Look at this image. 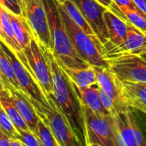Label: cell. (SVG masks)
Wrapping results in <instances>:
<instances>
[{
	"label": "cell",
	"instance_id": "cell-27",
	"mask_svg": "<svg viewBox=\"0 0 146 146\" xmlns=\"http://www.w3.org/2000/svg\"><path fill=\"white\" fill-rule=\"evenodd\" d=\"M0 5H2L6 11L22 16V12H23L22 0H0Z\"/></svg>",
	"mask_w": 146,
	"mask_h": 146
},
{
	"label": "cell",
	"instance_id": "cell-28",
	"mask_svg": "<svg viewBox=\"0 0 146 146\" xmlns=\"http://www.w3.org/2000/svg\"><path fill=\"white\" fill-rule=\"evenodd\" d=\"M99 92H100V96H101L102 102L104 108H106V110L113 116L117 115L118 113H117L116 105H115V102L113 100V98L108 94H107L105 91L102 90L101 89L99 90Z\"/></svg>",
	"mask_w": 146,
	"mask_h": 146
},
{
	"label": "cell",
	"instance_id": "cell-5",
	"mask_svg": "<svg viewBox=\"0 0 146 146\" xmlns=\"http://www.w3.org/2000/svg\"><path fill=\"white\" fill-rule=\"evenodd\" d=\"M87 146L90 143L102 146H119L117 126L114 116L100 115L83 105Z\"/></svg>",
	"mask_w": 146,
	"mask_h": 146
},
{
	"label": "cell",
	"instance_id": "cell-39",
	"mask_svg": "<svg viewBox=\"0 0 146 146\" xmlns=\"http://www.w3.org/2000/svg\"><path fill=\"white\" fill-rule=\"evenodd\" d=\"M1 131H1V130H0V132H1Z\"/></svg>",
	"mask_w": 146,
	"mask_h": 146
},
{
	"label": "cell",
	"instance_id": "cell-38",
	"mask_svg": "<svg viewBox=\"0 0 146 146\" xmlns=\"http://www.w3.org/2000/svg\"><path fill=\"white\" fill-rule=\"evenodd\" d=\"M0 83H2V81H1V74H0Z\"/></svg>",
	"mask_w": 146,
	"mask_h": 146
},
{
	"label": "cell",
	"instance_id": "cell-11",
	"mask_svg": "<svg viewBox=\"0 0 146 146\" xmlns=\"http://www.w3.org/2000/svg\"><path fill=\"white\" fill-rule=\"evenodd\" d=\"M90 25L102 46L108 42V35L104 22V12L108 10L96 0H72ZM103 50V49H102Z\"/></svg>",
	"mask_w": 146,
	"mask_h": 146
},
{
	"label": "cell",
	"instance_id": "cell-33",
	"mask_svg": "<svg viewBox=\"0 0 146 146\" xmlns=\"http://www.w3.org/2000/svg\"><path fill=\"white\" fill-rule=\"evenodd\" d=\"M96 1H98L101 5H102L104 7H106L108 10H110L113 5V0H96Z\"/></svg>",
	"mask_w": 146,
	"mask_h": 146
},
{
	"label": "cell",
	"instance_id": "cell-23",
	"mask_svg": "<svg viewBox=\"0 0 146 146\" xmlns=\"http://www.w3.org/2000/svg\"><path fill=\"white\" fill-rule=\"evenodd\" d=\"M61 5L64 9V11L66 12V14L70 17V18L74 22L80 29H82L86 34H88L92 38H94L96 40H97L101 43V41L99 40V39L96 36V33L94 32V30L92 29L90 25L88 23V22L84 18V17L83 16L80 10L78 8V6L75 5V3L73 2L72 0H66V1L64 2V4H63Z\"/></svg>",
	"mask_w": 146,
	"mask_h": 146
},
{
	"label": "cell",
	"instance_id": "cell-24",
	"mask_svg": "<svg viewBox=\"0 0 146 146\" xmlns=\"http://www.w3.org/2000/svg\"><path fill=\"white\" fill-rule=\"evenodd\" d=\"M37 137L41 143V146H60L52 133L50 128L40 119L38 123Z\"/></svg>",
	"mask_w": 146,
	"mask_h": 146
},
{
	"label": "cell",
	"instance_id": "cell-12",
	"mask_svg": "<svg viewBox=\"0 0 146 146\" xmlns=\"http://www.w3.org/2000/svg\"><path fill=\"white\" fill-rule=\"evenodd\" d=\"M93 66V65H92ZM99 88L108 94L115 102L117 113H125L130 109L122 95L121 82L118 77L106 66H93Z\"/></svg>",
	"mask_w": 146,
	"mask_h": 146
},
{
	"label": "cell",
	"instance_id": "cell-15",
	"mask_svg": "<svg viewBox=\"0 0 146 146\" xmlns=\"http://www.w3.org/2000/svg\"><path fill=\"white\" fill-rule=\"evenodd\" d=\"M124 101L130 108H135L146 114V84L121 81Z\"/></svg>",
	"mask_w": 146,
	"mask_h": 146
},
{
	"label": "cell",
	"instance_id": "cell-8",
	"mask_svg": "<svg viewBox=\"0 0 146 146\" xmlns=\"http://www.w3.org/2000/svg\"><path fill=\"white\" fill-rule=\"evenodd\" d=\"M127 27V36L120 44L104 47L102 54L106 61L127 56H141L146 52V35L128 23Z\"/></svg>",
	"mask_w": 146,
	"mask_h": 146
},
{
	"label": "cell",
	"instance_id": "cell-6",
	"mask_svg": "<svg viewBox=\"0 0 146 146\" xmlns=\"http://www.w3.org/2000/svg\"><path fill=\"white\" fill-rule=\"evenodd\" d=\"M23 14L37 42L53 50L44 0H23Z\"/></svg>",
	"mask_w": 146,
	"mask_h": 146
},
{
	"label": "cell",
	"instance_id": "cell-21",
	"mask_svg": "<svg viewBox=\"0 0 146 146\" xmlns=\"http://www.w3.org/2000/svg\"><path fill=\"white\" fill-rule=\"evenodd\" d=\"M110 11L146 35V17L137 8L118 7L113 4Z\"/></svg>",
	"mask_w": 146,
	"mask_h": 146
},
{
	"label": "cell",
	"instance_id": "cell-20",
	"mask_svg": "<svg viewBox=\"0 0 146 146\" xmlns=\"http://www.w3.org/2000/svg\"><path fill=\"white\" fill-rule=\"evenodd\" d=\"M6 11V10H5ZM11 21L13 31L15 34V37L18 44L20 45L23 51L28 48L30 46L31 40H32V32L25 20V18L21 16L6 11Z\"/></svg>",
	"mask_w": 146,
	"mask_h": 146
},
{
	"label": "cell",
	"instance_id": "cell-40",
	"mask_svg": "<svg viewBox=\"0 0 146 146\" xmlns=\"http://www.w3.org/2000/svg\"><path fill=\"white\" fill-rule=\"evenodd\" d=\"M144 59H145V60H146V58H144Z\"/></svg>",
	"mask_w": 146,
	"mask_h": 146
},
{
	"label": "cell",
	"instance_id": "cell-36",
	"mask_svg": "<svg viewBox=\"0 0 146 146\" xmlns=\"http://www.w3.org/2000/svg\"><path fill=\"white\" fill-rule=\"evenodd\" d=\"M55 1L59 5H63V4H64V2L66 1V0H55Z\"/></svg>",
	"mask_w": 146,
	"mask_h": 146
},
{
	"label": "cell",
	"instance_id": "cell-13",
	"mask_svg": "<svg viewBox=\"0 0 146 146\" xmlns=\"http://www.w3.org/2000/svg\"><path fill=\"white\" fill-rule=\"evenodd\" d=\"M117 126L119 146H146L131 110L114 116Z\"/></svg>",
	"mask_w": 146,
	"mask_h": 146
},
{
	"label": "cell",
	"instance_id": "cell-7",
	"mask_svg": "<svg viewBox=\"0 0 146 146\" xmlns=\"http://www.w3.org/2000/svg\"><path fill=\"white\" fill-rule=\"evenodd\" d=\"M29 62L30 73L41 88L46 96L52 95V84L51 71L46 57L34 36L30 46L23 50Z\"/></svg>",
	"mask_w": 146,
	"mask_h": 146
},
{
	"label": "cell",
	"instance_id": "cell-16",
	"mask_svg": "<svg viewBox=\"0 0 146 146\" xmlns=\"http://www.w3.org/2000/svg\"><path fill=\"white\" fill-rule=\"evenodd\" d=\"M103 17L108 35V42L104 47L120 44L127 36V23L110 10H107L104 12Z\"/></svg>",
	"mask_w": 146,
	"mask_h": 146
},
{
	"label": "cell",
	"instance_id": "cell-2",
	"mask_svg": "<svg viewBox=\"0 0 146 146\" xmlns=\"http://www.w3.org/2000/svg\"><path fill=\"white\" fill-rule=\"evenodd\" d=\"M44 3L52 41V52L57 60L68 67L75 69L86 68L90 65L79 55L77 49L73 46L62 20L56 1L44 0Z\"/></svg>",
	"mask_w": 146,
	"mask_h": 146
},
{
	"label": "cell",
	"instance_id": "cell-37",
	"mask_svg": "<svg viewBox=\"0 0 146 146\" xmlns=\"http://www.w3.org/2000/svg\"><path fill=\"white\" fill-rule=\"evenodd\" d=\"M141 57H142V58H146V52H145V53H143V55H141Z\"/></svg>",
	"mask_w": 146,
	"mask_h": 146
},
{
	"label": "cell",
	"instance_id": "cell-34",
	"mask_svg": "<svg viewBox=\"0 0 146 146\" xmlns=\"http://www.w3.org/2000/svg\"><path fill=\"white\" fill-rule=\"evenodd\" d=\"M11 146H24L20 139H11Z\"/></svg>",
	"mask_w": 146,
	"mask_h": 146
},
{
	"label": "cell",
	"instance_id": "cell-18",
	"mask_svg": "<svg viewBox=\"0 0 146 146\" xmlns=\"http://www.w3.org/2000/svg\"><path fill=\"white\" fill-rule=\"evenodd\" d=\"M0 106L10 117L17 130H29L24 119L20 114L12 99L11 91L0 83Z\"/></svg>",
	"mask_w": 146,
	"mask_h": 146
},
{
	"label": "cell",
	"instance_id": "cell-25",
	"mask_svg": "<svg viewBox=\"0 0 146 146\" xmlns=\"http://www.w3.org/2000/svg\"><path fill=\"white\" fill-rule=\"evenodd\" d=\"M0 130L11 139H18V131L13 122L0 106Z\"/></svg>",
	"mask_w": 146,
	"mask_h": 146
},
{
	"label": "cell",
	"instance_id": "cell-31",
	"mask_svg": "<svg viewBox=\"0 0 146 146\" xmlns=\"http://www.w3.org/2000/svg\"><path fill=\"white\" fill-rule=\"evenodd\" d=\"M0 146H11V138L3 131L0 132Z\"/></svg>",
	"mask_w": 146,
	"mask_h": 146
},
{
	"label": "cell",
	"instance_id": "cell-22",
	"mask_svg": "<svg viewBox=\"0 0 146 146\" xmlns=\"http://www.w3.org/2000/svg\"><path fill=\"white\" fill-rule=\"evenodd\" d=\"M0 74H1L2 84L5 88L8 90L15 88L22 90L17 79L13 66L2 46L1 39H0Z\"/></svg>",
	"mask_w": 146,
	"mask_h": 146
},
{
	"label": "cell",
	"instance_id": "cell-14",
	"mask_svg": "<svg viewBox=\"0 0 146 146\" xmlns=\"http://www.w3.org/2000/svg\"><path fill=\"white\" fill-rule=\"evenodd\" d=\"M11 91L12 99L14 103L18 109L20 114L24 119L25 122L27 123L29 130L33 131L35 135L38 133V123L40 118L32 105L29 96L20 90H17L15 88L9 90Z\"/></svg>",
	"mask_w": 146,
	"mask_h": 146
},
{
	"label": "cell",
	"instance_id": "cell-3",
	"mask_svg": "<svg viewBox=\"0 0 146 146\" xmlns=\"http://www.w3.org/2000/svg\"><path fill=\"white\" fill-rule=\"evenodd\" d=\"M29 98L39 118L50 128L60 146H84L52 96H46L48 106H43L30 97Z\"/></svg>",
	"mask_w": 146,
	"mask_h": 146
},
{
	"label": "cell",
	"instance_id": "cell-19",
	"mask_svg": "<svg viewBox=\"0 0 146 146\" xmlns=\"http://www.w3.org/2000/svg\"><path fill=\"white\" fill-rule=\"evenodd\" d=\"M78 95L81 101V103L90 110H92L96 114L100 115H109L110 113L104 108L99 92L98 84H94L90 87L84 89H78L76 87Z\"/></svg>",
	"mask_w": 146,
	"mask_h": 146
},
{
	"label": "cell",
	"instance_id": "cell-4",
	"mask_svg": "<svg viewBox=\"0 0 146 146\" xmlns=\"http://www.w3.org/2000/svg\"><path fill=\"white\" fill-rule=\"evenodd\" d=\"M57 3V2H56ZM62 20L68 32V35L71 40L73 46L77 49L79 55L90 64L93 66H106L108 67V62L102 57V45L86 34L82 29H80L64 11L61 5L58 4Z\"/></svg>",
	"mask_w": 146,
	"mask_h": 146
},
{
	"label": "cell",
	"instance_id": "cell-26",
	"mask_svg": "<svg viewBox=\"0 0 146 146\" xmlns=\"http://www.w3.org/2000/svg\"><path fill=\"white\" fill-rule=\"evenodd\" d=\"M19 135L18 139L24 144V146H41V143L37 137L30 130H17Z\"/></svg>",
	"mask_w": 146,
	"mask_h": 146
},
{
	"label": "cell",
	"instance_id": "cell-32",
	"mask_svg": "<svg viewBox=\"0 0 146 146\" xmlns=\"http://www.w3.org/2000/svg\"><path fill=\"white\" fill-rule=\"evenodd\" d=\"M0 39H1V40H3V41L11 48V42H10V40H9L8 36L6 35V34H5V30H4V29H3L1 23H0Z\"/></svg>",
	"mask_w": 146,
	"mask_h": 146
},
{
	"label": "cell",
	"instance_id": "cell-29",
	"mask_svg": "<svg viewBox=\"0 0 146 146\" xmlns=\"http://www.w3.org/2000/svg\"><path fill=\"white\" fill-rule=\"evenodd\" d=\"M135 7L146 17V0H132Z\"/></svg>",
	"mask_w": 146,
	"mask_h": 146
},
{
	"label": "cell",
	"instance_id": "cell-10",
	"mask_svg": "<svg viewBox=\"0 0 146 146\" xmlns=\"http://www.w3.org/2000/svg\"><path fill=\"white\" fill-rule=\"evenodd\" d=\"M2 46L13 66L15 74L21 90L31 99L38 102L43 106H48V101L40 85L33 78L31 73L23 65L21 60L15 55L11 48L1 40Z\"/></svg>",
	"mask_w": 146,
	"mask_h": 146
},
{
	"label": "cell",
	"instance_id": "cell-17",
	"mask_svg": "<svg viewBox=\"0 0 146 146\" xmlns=\"http://www.w3.org/2000/svg\"><path fill=\"white\" fill-rule=\"evenodd\" d=\"M57 62L61 67V69L64 71L67 77L70 78V80L77 88L84 89V88L90 87L94 84H97L96 76L94 68L91 64L86 68L75 69L63 64L58 60H57Z\"/></svg>",
	"mask_w": 146,
	"mask_h": 146
},
{
	"label": "cell",
	"instance_id": "cell-30",
	"mask_svg": "<svg viewBox=\"0 0 146 146\" xmlns=\"http://www.w3.org/2000/svg\"><path fill=\"white\" fill-rule=\"evenodd\" d=\"M113 4L118 7H130L136 8L132 0H113Z\"/></svg>",
	"mask_w": 146,
	"mask_h": 146
},
{
	"label": "cell",
	"instance_id": "cell-35",
	"mask_svg": "<svg viewBox=\"0 0 146 146\" xmlns=\"http://www.w3.org/2000/svg\"><path fill=\"white\" fill-rule=\"evenodd\" d=\"M88 146H102V145H101L99 143H90L88 144Z\"/></svg>",
	"mask_w": 146,
	"mask_h": 146
},
{
	"label": "cell",
	"instance_id": "cell-9",
	"mask_svg": "<svg viewBox=\"0 0 146 146\" xmlns=\"http://www.w3.org/2000/svg\"><path fill=\"white\" fill-rule=\"evenodd\" d=\"M107 62L119 80L146 84V60L141 56H127Z\"/></svg>",
	"mask_w": 146,
	"mask_h": 146
},
{
	"label": "cell",
	"instance_id": "cell-1",
	"mask_svg": "<svg viewBox=\"0 0 146 146\" xmlns=\"http://www.w3.org/2000/svg\"><path fill=\"white\" fill-rule=\"evenodd\" d=\"M48 63L52 84V95L56 105L63 113L84 146H87L86 128L83 106L78 95L76 86L61 69L57 59L50 49L39 44Z\"/></svg>",
	"mask_w": 146,
	"mask_h": 146
}]
</instances>
